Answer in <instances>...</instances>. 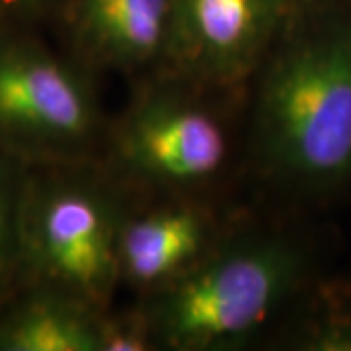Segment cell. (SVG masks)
I'll list each match as a JSON object with an SVG mask.
<instances>
[{
  "mask_svg": "<svg viewBox=\"0 0 351 351\" xmlns=\"http://www.w3.org/2000/svg\"><path fill=\"white\" fill-rule=\"evenodd\" d=\"M265 164L304 193L351 178V6L322 12L274 53L260 90Z\"/></svg>",
  "mask_w": 351,
  "mask_h": 351,
  "instance_id": "1",
  "label": "cell"
},
{
  "mask_svg": "<svg viewBox=\"0 0 351 351\" xmlns=\"http://www.w3.org/2000/svg\"><path fill=\"white\" fill-rule=\"evenodd\" d=\"M302 250L285 239L232 242L156 291L145 313L156 343L221 350L248 338L304 279Z\"/></svg>",
  "mask_w": 351,
  "mask_h": 351,
  "instance_id": "2",
  "label": "cell"
},
{
  "mask_svg": "<svg viewBox=\"0 0 351 351\" xmlns=\"http://www.w3.org/2000/svg\"><path fill=\"white\" fill-rule=\"evenodd\" d=\"M123 217L110 191L86 176L66 172L24 182L22 265L43 289L96 308L119 281Z\"/></svg>",
  "mask_w": 351,
  "mask_h": 351,
  "instance_id": "3",
  "label": "cell"
},
{
  "mask_svg": "<svg viewBox=\"0 0 351 351\" xmlns=\"http://www.w3.org/2000/svg\"><path fill=\"white\" fill-rule=\"evenodd\" d=\"M100 113L86 80L29 41H0V145L75 158L90 149Z\"/></svg>",
  "mask_w": 351,
  "mask_h": 351,
  "instance_id": "4",
  "label": "cell"
},
{
  "mask_svg": "<svg viewBox=\"0 0 351 351\" xmlns=\"http://www.w3.org/2000/svg\"><path fill=\"white\" fill-rule=\"evenodd\" d=\"M228 133L219 115L178 90H152L131 108L115 137L131 174L166 188L201 186L223 172Z\"/></svg>",
  "mask_w": 351,
  "mask_h": 351,
  "instance_id": "5",
  "label": "cell"
},
{
  "mask_svg": "<svg viewBox=\"0 0 351 351\" xmlns=\"http://www.w3.org/2000/svg\"><path fill=\"white\" fill-rule=\"evenodd\" d=\"M295 0H174L166 59L201 82H237L274 47Z\"/></svg>",
  "mask_w": 351,
  "mask_h": 351,
  "instance_id": "6",
  "label": "cell"
},
{
  "mask_svg": "<svg viewBox=\"0 0 351 351\" xmlns=\"http://www.w3.org/2000/svg\"><path fill=\"white\" fill-rule=\"evenodd\" d=\"M211 215L195 205H168L123 217L119 228V281L143 289L174 283L215 248Z\"/></svg>",
  "mask_w": 351,
  "mask_h": 351,
  "instance_id": "7",
  "label": "cell"
},
{
  "mask_svg": "<svg viewBox=\"0 0 351 351\" xmlns=\"http://www.w3.org/2000/svg\"><path fill=\"white\" fill-rule=\"evenodd\" d=\"M174 0H78L75 34L96 61L135 69L166 59Z\"/></svg>",
  "mask_w": 351,
  "mask_h": 351,
  "instance_id": "8",
  "label": "cell"
},
{
  "mask_svg": "<svg viewBox=\"0 0 351 351\" xmlns=\"http://www.w3.org/2000/svg\"><path fill=\"white\" fill-rule=\"evenodd\" d=\"M100 320L94 306L43 289L0 324V350L100 351Z\"/></svg>",
  "mask_w": 351,
  "mask_h": 351,
  "instance_id": "9",
  "label": "cell"
},
{
  "mask_svg": "<svg viewBox=\"0 0 351 351\" xmlns=\"http://www.w3.org/2000/svg\"><path fill=\"white\" fill-rule=\"evenodd\" d=\"M22 195L24 184L0 154V295L22 267Z\"/></svg>",
  "mask_w": 351,
  "mask_h": 351,
  "instance_id": "10",
  "label": "cell"
},
{
  "mask_svg": "<svg viewBox=\"0 0 351 351\" xmlns=\"http://www.w3.org/2000/svg\"><path fill=\"white\" fill-rule=\"evenodd\" d=\"M156 346L147 316L101 318L100 351H143Z\"/></svg>",
  "mask_w": 351,
  "mask_h": 351,
  "instance_id": "11",
  "label": "cell"
},
{
  "mask_svg": "<svg viewBox=\"0 0 351 351\" xmlns=\"http://www.w3.org/2000/svg\"><path fill=\"white\" fill-rule=\"evenodd\" d=\"M43 0H0V16H24Z\"/></svg>",
  "mask_w": 351,
  "mask_h": 351,
  "instance_id": "12",
  "label": "cell"
},
{
  "mask_svg": "<svg viewBox=\"0 0 351 351\" xmlns=\"http://www.w3.org/2000/svg\"><path fill=\"white\" fill-rule=\"evenodd\" d=\"M330 0H295V4L299 6V8H306V10H311V8H316V6H322V4H328Z\"/></svg>",
  "mask_w": 351,
  "mask_h": 351,
  "instance_id": "13",
  "label": "cell"
}]
</instances>
